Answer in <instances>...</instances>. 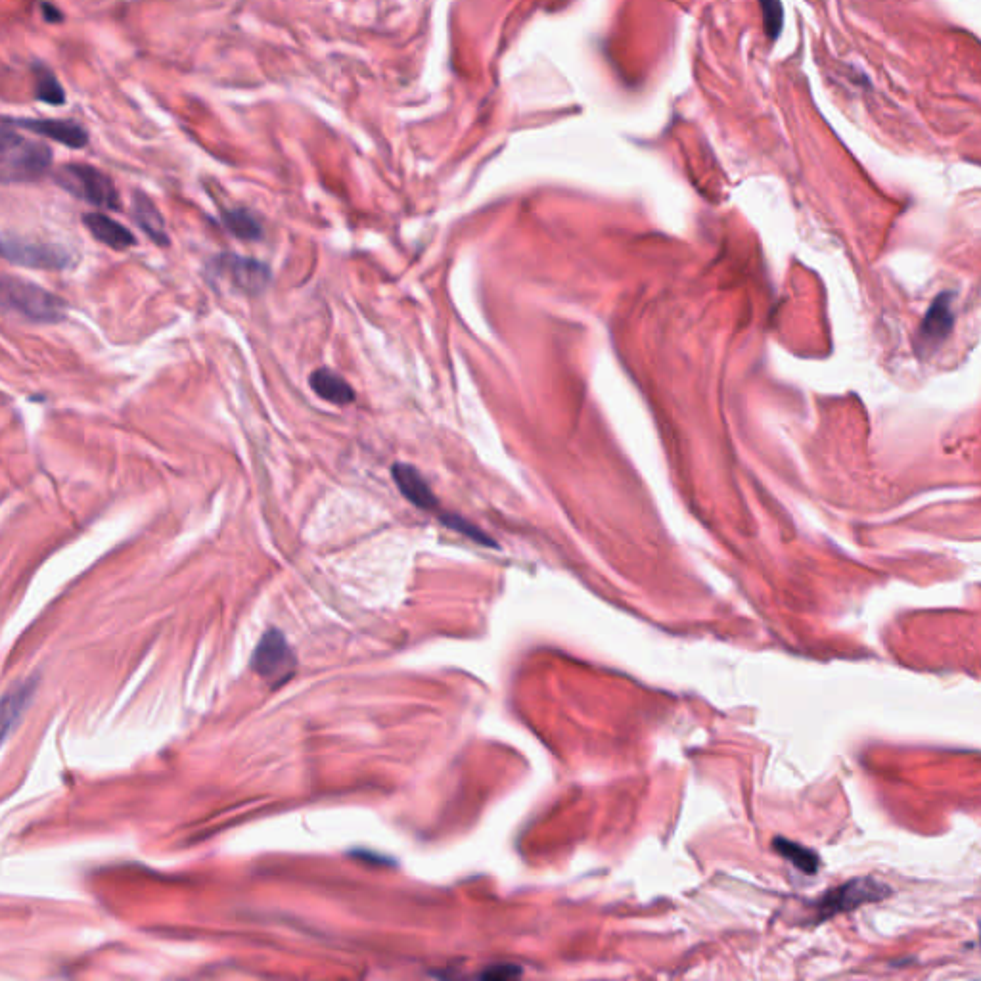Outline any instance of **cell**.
Returning a JSON list of instances; mask_svg holds the SVG:
<instances>
[{
	"label": "cell",
	"instance_id": "1",
	"mask_svg": "<svg viewBox=\"0 0 981 981\" xmlns=\"http://www.w3.org/2000/svg\"><path fill=\"white\" fill-rule=\"evenodd\" d=\"M0 311L33 324H58L66 319L68 305L33 282L0 273Z\"/></svg>",
	"mask_w": 981,
	"mask_h": 981
},
{
	"label": "cell",
	"instance_id": "11",
	"mask_svg": "<svg viewBox=\"0 0 981 981\" xmlns=\"http://www.w3.org/2000/svg\"><path fill=\"white\" fill-rule=\"evenodd\" d=\"M311 388L313 391L319 395L320 399L332 403V405H338V407H347L355 401V391L349 386L347 380H343L340 374H336L334 370L330 368H319L311 374V380H309Z\"/></svg>",
	"mask_w": 981,
	"mask_h": 981
},
{
	"label": "cell",
	"instance_id": "10",
	"mask_svg": "<svg viewBox=\"0 0 981 981\" xmlns=\"http://www.w3.org/2000/svg\"><path fill=\"white\" fill-rule=\"evenodd\" d=\"M83 223L100 244H104L112 250L125 251L137 244V238L131 230L119 225L117 221L104 215V213H87L83 217Z\"/></svg>",
	"mask_w": 981,
	"mask_h": 981
},
{
	"label": "cell",
	"instance_id": "22",
	"mask_svg": "<svg viewBox=\"0 0 981 981\" xmlns=\"http://www.w3.org/2000/svg\"><path fill=\"white\" fill-rule=\"evenodd\" d=\"M43 8H45V16L46 14H50V16L46 18L48 22H60V20H62V12H60V10H56L54 6H50V4H45Z\"/></svg>",
	"mask_w": 981,
	"mask_h": 981
},
{
	"label": "cell",
	"instance_id": "21",
	"mask_svg": "<svg viewBox=\"0 0 981 981\" xmlns=\"http://www.w3.org/2000/svg\"><path fill=\"white\" fill-rule=\"evenodd\" d=\"M23 137H20L18 133H14L10 127H0V152L16 146L22 142Z\"/></svg>",
	"mask_w": 981,
	"mask_h": 981
},
{
	"label": "cell",
	"instance_id": "18",
	"mask_svg": "<svg viewBox=\"0 0 981 981\" xmlns=\"http://www.w3.org/2000/svg\"><path fill=\"white\" fill-rule=\"evenodd\" d=\"M759 6L763 10V20H765V33L769 35L771 41H776L782 23H784V8L780 0H759Z\"/></svg>",
	"mask_w": 981,
	"mask_h": 981
},
{
	"label": "cell",
	"instance_id": "16",
	"mask_svg": "<svg viewBox=\"0 0 981 981\" xmlns=\"http://www.w3.org/2000/svg\"><path fill=\"white\" fill-rule=\"evenodd\" d=\"M35 98L50 106L66 104L64 87L60 85L56 75L45 66L35 68Z\"/></svg>",
	"mask_w": 981,
	"mask_h": 981
},
{
	"label": "cell",
	"instance_id": "6",
	"mask_svg": "<svg viewBox=\"0 0 981 981\" xmlns=\"http://www.w3.org/2000/svg\"><path fill=\"white\" fill-rule=\"evenodd\" d=\"M890 893L891 890L886 884H882L874 878L851 880L844 886L822 895L821 901L817 903V920H826V918H832L836 914L853 911L865 903L880 901V899L888 897Z\"/></svg>",
	"mask_w": 981,
	"mask_h": 981
},
{
	"label": "cell",
	"instance_id": "19",
	"mask_svg": "<svg viewBox=\"0 0 981 981\" xmlns=\"http://www.w3.org/2000/svg\"><path fill=\"white\" fill-rule=\"evenodd\" d=\"M443 522L449 525L451 529L458 531V533H462V535L470 537V539H472V541H476V543L487 545V547H495V543H493V541H491V539H489V537H487L483 531H480L476 525L468 524L466 520H462V518H458V516L449 514V516H445V518H443Z\"/></svg>",
	"mask_w": 981,
	"mask_h": 981
},
{
	"label": "cell",
	"instance_id": "5",
	"mask_svg": "<svg viewBox=\"0 0 981 981\" xmlns=\"http://www.w3.org/2000/svg\"><path fill=\"white\" fill-rule=\"evenodd\" d=\"M0 259L41 271H64L73 265V255L62 246L25 242L0 232Z\"/></svg>",
	"mask_w": 981,
	"mask_h": 981
},
{
	"label": "cell",
	"instance_id": "3",
	"mask_svg": "<svg viewBox=\"0 0 981 981\" xmlns=\"http://www.w3.org/2000/svg\"><path fill=\"white\" fill-rule=\"evenodd\" d=\"M251 667L267 685L278 688L286 685L294 677L297 667L296 654L290 648L286 637L280 631L271 629L263 635V639L259 640L251 656Z\"/></svg>",
	"mask_w": 981,
	"mask_h": 981
},
{
	"label": "cell",
	"instance_id": "13",
	"mask_svg": "<svg viewBox=\"0 0 981 981\" xmlns=\"http://www.w3.org/2000/svg\"><path fill=\"white\" fill-rule=\"evenodd\" d=\"M133 215L137 219L138 227L150 236L152 242H156L158 246L169 244V234L165 230L160 209L144 192L133 194Z\"/></svg>",
	"mask_w": 981,
	"mask_h": 981
},
{
	"label": "cell",
	"instance_id": "12",
	"mask_svg": "<svg viewBox=\"0 0 981 981\" xmlns=\"http://www.w3.org/2000/svg\"><path fill=\"white\" fill-rule=\"evenodd\" d=\"M33 692H35V681H27L25 685L12 688L0 700V746L8 738V734L14 731V727L20 721Z\"/></svg>",
	"mask_w": 981,
	"mask_h": 981
},
{
	"label": "cell",
	"instance_id": "20",
	"mask_svg": "<svg viewBox=\"0 0 981 981\" xmlns=\"http://www.w3.org/2000/svg\"><path fill=\"white\" fill-rule=\"evenodd\" d=\"M522 970L516 966V964H499V966H493L489 970H485L481 974V978H489V980H508V978H514V976H520Z\"/></svg>",
	"mask_w": 981,
	"mask_h": 981
},
{
	"label": "cell",
	"instance_id": "2",
	"mask_svg": "<svg viewBox=\"0 0 981 981\" xmlns=\"http://www.w3.org/2000/svg\"><path fill=\"white\" fill-rule=\"evenodd\" d=\"M56 183L71 196L94 207L117 211L121 207L114 181L100 169L85 163H68L56 173Z\"/></svg>",
	"mask_w": 981,
	"mask_h": 981
},
{
	"label": "cell",
	"instance_id": "15",
	"mask_svg": "<svg viewBox=\"0 0 981 981\" xmlns=\"http://www.w3.org/2000/svg\"><path fill=\"white\" fill-rule=\"evenodd\" d=\"M776 851L788 859L794 867H798L801 872L805 874H815L819 870V857L815 851L803 847L801 844H794V842H788L784 838H776L775 844H773Z\"/></svg>",
	"mask_w": 981,
	"mask_h": 981
},
{
	"label": "cell",
	"instance_id": "14",
	"mask_svg": "<svg viewBox=\"0 0 981 981\" xmlns=\"http://www.w3.org/2000/svg\"><path fill=\"white\" fill-rule=\"evenodd\" d=\"M951 326H953L951 299L947 296L937 297L922 322V336L930 342H939L949 334Z\"/></svg>",
	"mask_w": 981,
	"mask_h": 981
},
{
	"label": "cell",
	"instance_id": "17",
	"mask_svg": "<svg viewBox=\"0 0 981 981\" xmlns=\"http://www.w3.org/2000/svg\"><path fill=\"white\" fill-rule=\"evenodd\" d=\"M223 221H225V227L238 238L242 240H257L261 236V227L259 223L251 217L250 213L242 211V209H236V211H227L223 215Z\"/></svg>",
	"mask_w": 981,
	"mask_h": 981
},
{
	"label": "cell",
	"instance_id": "9",
	"mask_svg": "<svg viewBox=\"0 0 981 981\" xmlns=\"http://www.w3.org/2000/svg\"><path fill=\"white\" fill-rule=\"evenodd\" d=\"M221 267L230 274L234 284L246 292H261L267 282H269V267L261 261L246 259V257H236V255H223L221 257Z\"/></svg>",
	"mask_w": 981,
	"mask_h": 981
},
{
	"label": "cell",
	"instance_id": "4",
	"mask_svg": "<svg viewBox=\"0 0 981 981\" xmlns=\"http://www.w3.org/2000/svg\"><path fill=\"white\" fill-rule=\"evenodd\" d=\"M52 163V150L41 142L23 138L20 144L0 152V184L31 183L45 175Z\"/></svg>",
	"mask_w": 981,
	"mask_h": 981
},
{
	"label": "cell",
	"instance_id": "7",
	"mask_svg": "<svg viewBox=\"0 0 981 981\" xmlns=\"http://www.w3.org/2000/svg\"><path fill=\"white\" fill-rule=\"evenodd\" d=\"M12 125L27 129L39 137L56 140L68 148H85L89 144L87 129L69 119H14Z\"/></svg>",
	"mask_w": 981,
	"mask_h": 981
},
{
	"label": "cell",
	"instance_id": "8",
	"mask_svg": "<svg viewBox=\"0 0 981 981\" xmlns=\"http://www.w3.org/2000/svg\"><path fill=\"white\" fill-rule=\"evenodd\" d=\"M391 476L397 483V489L407 501L422 508V510H435L437 508V497L428 485V481L422 478V474L411 466V464H395L391 468Z\"/></svg>",
	"mask_w": 981,
	"mask_h": 981
}]
</instances>
